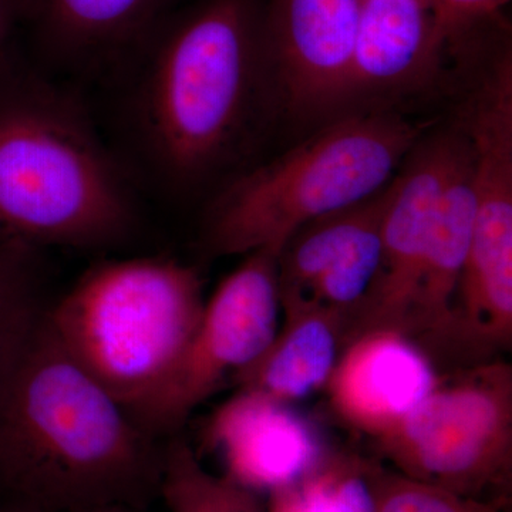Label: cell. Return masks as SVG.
<instances>
[{
	"instance_id": "obj_21",
	"label": "cell",
	"mask_w": 512,
	"mask_h": 512,
	"mask_svg": "<svg viewBox=\"0 0 512 512\" xmlns=\"http://www.w3.org/2000/svg\"><path fill=\"white\" fill-rule=\"evenodd\" d=\"M37 0H0V55L12 46L16 33L32 25Z\"/></svg>"
},
{
	"instance_id": "obj_6",
	"label": "cell",
	"mask_w": 512,
	"mask_h": 512,
	"mask_svg": "<svg viewBox=\"0 0 512 512\" xmlns=\"http://www.w3.org/2000/svg\"><path fill=\"white\" fill-rule=\"evenodd\" d=\"M399 421L373 437L392 470L505 508L512 477V367H461Z\"/></svg>"
},
{
	"instance_id": "obj_7",
	"label": "cell",
	"mask_w": 512,
	"mask_h": 512,
	"mask_svg": "<svg viewBox=\"0 0 512 512\" xmlns=\"http://www.w3.org/2000/svg\"><path fill=\"white\" fill-rule=\"evenodd\" d=\"M204 303L183 362L153 424L174 430L264 355L279 330L278 255L255 251Z\"/></svg>"
},
{
	"instance_id": "obj_20",
	"label": "cell",
	"mask_w": 512,
	"mask_h": 512,
	"mask_svg": "<svg viewBox=\"0 0 512 512\" xmlns=\"http://www.w3.org/2000/svg\"><path fill=\"white\" fill-rule=\"evenodd\" d=\"M446 50L460 47L474 30L495 18L508 0H429Z\"/></svg>"
},
{
	"instance_id": "obj_8",
	"label": "cell",
	"mask_w": 512,
	"mask_h": 512,
	"mask_svg": "<svg viewBox=\"0 0 512 512\" xmlns=\"http://www.w3.org/2000/svg\"><path fill=\"white\" fill-rule=\"evenodd\" d=\"M461 137L447 134L431 141L394 178L393 197L383 222L379 272L350 316L345 348L373 332L396 333L416 343L417 308L434 222Z\"/></svg>"
},
{
	"instance_id": "obj_19",
	"label": "cell",
	"mask_w": 512,
	"mask_h": 512,
	"mask_svg": "<svg viewBox=\"0 0 512 512\" xmlns=\"http://www.w3.org/2000/svg\"><path fill=\"white\" fill-rule=\"evenodd\" d=\"M376 512H504L505 508L441 490L369 461Z\"/></svg>"
},
{
	"instance_id": "obj_4",
	"label": "cell",
	"mask_w": 512,
	"mask_h": 512,
	"mask_svg": "<svg viewBox=\"0 0 512 512\" xmlns=\"http://www.w3.org/2000/svg\"><path fill=\"white\" fill-rule=\"evenodd\" d=\"M204 303L197 269L150 256L92 266L45 313L64 349L153 434Z\"/></svg>"
},
{
	"instance_id": "obj_3",
	"label": "cell",
	"mask_w": 512,
	"mask_h": 512,
	"mask_svg": "<svg viewBox=\"0 0 512 512\" xmlns=\"http://www.w3.org/2000/svg\"><path fill=\"white\" fill-rule=\"evenodd\" d=\"M261 19L255 0H204L177 10L141 49V133L174 185L197 181L237 137L261 69Z\"/></svg>"
},
{
	"instance_id": "obj_17",
	"label": "cell",
	"mask_w": 512,
	"mask_h": 512,
	"mask_svg": "<svg viewBox=\"0 0 512 512\" xmlns=\"http://www.w3.org/2000/svg\"><path fill=\"white\" fill-rule=\"evenodd\" d=\"M266 512H376L369 461L329 457L312 476L269 494Z\"/></svg>"
},
{
	"instance_id": "obj_10",
	"label": "cell",
	"mask_w": 512,
	"mask_h": 512,
	"mask_svg": "<svg viewBox=\"0 0 512 512\" xmlns=\"http://www.w3.org/2000/svg\"><path fill=\"white\" fill-rule=\"evenodd\" d=\"M363 0H271L261 19V67L286 104L313 113L350 96Z\"/></svg>"
},
{
	"instance_id": "obj_22",
	"label": "cell",
	"mask_w": 512,
	"mask_h": 512,
	"mask_svg": "<svg viewBox=\"0 0 512 512\" xmlns=\"http://www.w3.org/2000/svg\"><path fill=\"white\" fill-rule=\"evenodd\" d=\"M83 512H140V508L130 505H103V507L92 508Z\"/></svg>"
},
{
	"instance_id": "obj_23",
	"label": "cell",
	"mask_w": 512,
	"mask_h": 512,
	"mask_svg": "<svg viewBox=\"0 0 512 512\" xmlns=\"http://www.w3.org/2000/svg\"><path fill=\"white\" fill-rule=\"evenodd\" d=\"M0 512H39L30 510V508L20 507V505H0Z\"/></svg>"
},
{
	"instance_id": "obj_5",
	"label": "cell",
	"mask_w": 512,
	"mask_h": 512,
	"mask_svg": "<svg viewBox=\"0 0 512 512\" xmlns=\"http://www.w3.org/2000/svg\"><path fill=\"white\" fill-rule=\"evenodd\" d=\"M423 126L396 116H355L303 141L222 192L205 225L212 255L281 254L302 227L373 197L392 183Z\"/></svg>"
},
{
	"instance_id": "obj_1",
	"label": "cell",
	"mask_w": 512,
	"mask_h": 512,
	"mask_svg": "<svg viewBox=\"0 0 512 512\" xmlns=\"http://www.w3.org/2000/svg\"><path fill=\"white\" fill-rule=\"evenodd\" d=\"M45 309L0 353V490L39 512L140 508L163 453L64 349Z\"/></svg>"
},
{
	"instance_id": "obj_12",
	"label": "cell",
	"mask_w": 512,
	"mask_h": 512,
	"mask_svg": "<svg viewBox=\"0 0 512 512\" xmlns=\"http://www.w3.org/2000/svg\"><path fill=\"white\" fill-rule=\"evenodd\" d=\"M440 379L436 362L412 340L373 332L343 349L326 387L340 419L373 439L412 412Z\"/></svg>"
},
{
	"instance_id": "obj_15",
	"label": "cell",
	"mask_w": 512,
	"mask_h": 512,
	"mask_svg": "<svg viewBox=\"0 0 512 512\" xmlns=\"http://www.w3.org/2000/svg\"><path fill=\"white\" fill-rule=\"evenodd\" d=\"M349 315L315 309L285 316L274 342L235 377L239 390L292 404L328 386L345 349Z\"/></svg>"
},
{
	"instance_id": "obj_14",
	"label": "cell",
	"mask_w": 512,
	"mask_h": 512,
	"mask_svg": "<svg viewBox=\"0 0 512 512\" xmlns=\"http://www.w3.org/2000/svg\"><path fill=\"white\" fill-rule=\"evenodd\" d=\"M180 0H37L32 28L49 55L94 62L143 49Z\"/></svg>"
},
{
	"instance_id": "obj_18",
	"label": "cell",
	"mask_w": 512,
	"mask_h": 512,
	"mask_svg": "<svg viewBox=\"0 0 512 512\" xmlns=\"http://www.w3.org/2000/svg\"><path fill=\"white\" fill-rule=\"evenodd\" d=\"M39 249L0 242V353L43 308Z\"/></svg>"
},
{
	"instance_id": "obj_13",
	"label": "cell",
	"mask_w": 512,
	"mask_h": 512,
	"mask_svg": "<svg viewBox=\"0 0 512 512\" xmlns=\"http://www.w3.org/2000/svg\"><path fill=\"white\" fill-rule=\"evenodd\" d=\"M444 52L429 0H363L350 96L416 86Z\"/></svg>"
},
{
	"instance_id": "obj_2",
	"label": "cell",
	"mask_w": 512,
	"mask_h": 512,
	"mask_svg": "<svg viewBox=\"0 0 512 512\" xmlns=\"http://www.w3.org/2000/svg\"><path fill=\"white\" fill-rule=\"evenodd\" d=\"M136 225L127 175L89 114L10 46L0 55V242L113 247Z\"/></svg>"
},
{
	"instance_id": "obj_9",
	"label": "cell",
	"mask_w": 512,
	"mask_h": 512,
	"mask_svg": "<svg viewBox=\"0 0 512 512\" xmlns=\"http://www.w3.org/2000/svg\"><path fill=\"white\" fill-rule=\"evenodd\" d=\"M394 180L373 197L299 229L278 256L285 316L315 309L352 313L366 298L382 261L383 222Z\"/></svg>"
},
{
	"instance_id": "obj_11",
	"label": "cell",
	"mask_w": 512,
	"mask_h": 512,
	"mask_svg": "<svg viewBox=\"0 0 512 512\" xmlns=\"http://www.w3.org/2000/svg\"><path fill=\"white\" fill-rule=\"evenodd\" d=\"M204 441L225 476L258 494L305 480L330 457L319 431L291 404L247 390L212 414Z\"/></svg>"
},
{
	"instance_id": "obj_16",
	"label": "cell",
	"mask_w": 512,
	"mask_h": 512,
	"mask_svg": "<svg viewBox=\"0 0 512 512\" xmlns=\"http://www.w3.org/2000/svg\"><path fill=\"white\" fill-rule=\"evenodd\" d=\"M158 490L170 512H266L258 493L225 474L211 473L181 439L163 451Z\"/></svg>"
}]
</instances>
